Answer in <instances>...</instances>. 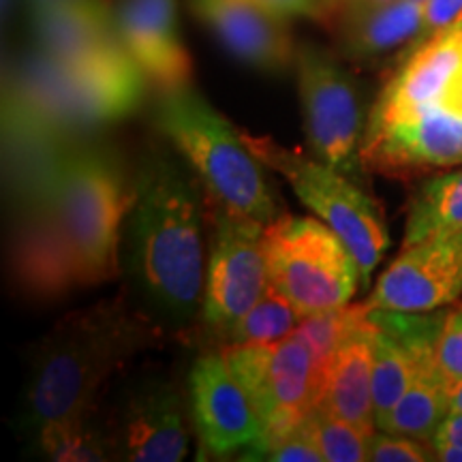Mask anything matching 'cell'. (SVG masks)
Wrapping results in <instances>:
<instances>
[{
  "mask_svg": "<svg viewBox=\"0 0 462 462\" xmlns=\"http://www.w3.org/2000/svg\"><path fill=\"white\" fill-rule=\"evenodd\" d=\"M251 3L285 17L304 15L326 22L334 14V0H251Z\"/></svg>",
  "mask_w": 462,
  "mask_h": 462,
  "instance_id": "83f0119b",
  "label": "cell"
},
{
  "mask_svg": "<svg viewBox=\"0 0 462 462\" xmlns=\"http://www.w3.org/2000/svg\"><path fill=\"white\" fill-rule=\"evenodd\" d=\"M109 456L133 462H178L187 456L189 426L182 392L161 377L137 381L118 404Z\"/></svg>",
  "mask_w": 462,
  "mask_h": 462,
  "instance_id": "7c38bea8",
  "label": "cell"
},
{
  "mask_svg": "<svg viewBox=\"0 0 462 462\" xmlns=\"http://www.w3.org/2000/svg\"><path fill=\"white\" fill-rule=\"evenodd\" d=\"M263 460L274 462H323V456L319 448L310 441L306 430L300 426V430L291 432V435L282 439V441L274 443L263 456Z\"/></svg>",
  "mask_w": 462,
  "mask_h": 462,
  "instance_id": "484cf974",
  "label": "cell"
},
{
  "mask_svg": "<svg viewBox=\"0 0 462 462\" xmlns=\"http://www.w3.org/2000/svg\"><path fill=\"white\" fill-rule=\"evenodd\" d=\"M437 234H462V165L426 178L409 204L402 246Z\"/></svg>",
  "mask_w": 462,
  "mask_h": 462,
  "instance_id": "ffe728a7",
  "label": "cell"
},
{
  "mask_svg": "<svg viewBox=\"0 0 462 462\" xmlns=\"http://www.w3.org/2000/svg\"><path fill=\"white\" fill-rule=\"evenodd\" d=\"M51 190L84 285L114 279L123 221L135 201V176L131 178L123 157L106 143L73 142L58 161Z\"/></svg>",
  "mask_w": 462,
  "mask_h": 462,
  "instance_id": "277c9868",
  "label": "cell"
},
{
  "mask_svg": "<svg viewBox=\"0 0 462 462\" xmlns=\"http://www.w3.org/2000/svg\"><path fill=\"white\" fill-rule=\"evenodd\" d=\"M432 441L454 443V446L462 448V413L460 411H449L448 418L443 420V424L439 426L437 435L432 437Z\"/></svg>",
  "mask_w": 462,
  "mask_h": 462,
  "instance_id": "f1b7e54d",
  "label": "cell"
},
{
  "mask_svg": "<svg viewBox=\"0 0 462 462\" xmlns=\"http://www.w3.org/2000/svg\"><path fill=\"white\" fill-rule=\"evenodd\" d=\"M221 351L262 420L268 449L300 430L317 396V371L309 346L289 334L274 343L229 345Z\"/></svg>",
  "mask_w": 462,
  "mask_h": 462,
  "instance_id": "ba28073f",
  "label": "cell"
},
{
  "mask_svg": "<svg viewBox=\"0 0 462 462\" xmlns=\"http://www.w3.org/2000/svg\"><path fill=\"white\" fill-rule=\"evenodd\" d=\"M242 135L270 170L285 178L298 199L343 238L360 270L362 287H366L390 246L383 212L371 195L345 173L300 150L281 146L273 137L246 131Z\"/></svg>",
  "mask_w": 462,
  "mask_h": 462,
  "instance_id": "5b68a950",
  "label": "cell"
},
{
  "mask_svg": "<svg viewBox=\"0 0 462 462\" xmlns=\"http://www.w3.org/2000/svg\"><path fill=\"white\" fill-rule=\"evenodd\" d=\"M334 3H337V0H334Z\"/></svg>",
  "mask_w": 462,
  "mask_h": 462,
  "instance_id": "836d02e7",
  "label": "cell"
},
{
  "mask_svg": "<svg viewBox=\"0 0 462 462\" xmlns=\"http://www.w3.org/2000/svg\"><path fill=\"white\" fill-rule=\"evenodd\" d=\"M449 411L452 409L448 398V377L439 366L437 351H430L420 360L407 392L379 426V430L430 443Z\"/></svg>",
  "mask_w": 462,
  "mask_h": 462,
  "instance_id": "d6986e66",
  "label": "cell"
},
{
  "mask_svg": "<svg viewBox=\"0 0 462 462\" xmlns=\"http://www.w3.org/2000/svg\"><path fill=\"white\" fill-rule=\"evenodd\" d=\"M116 28L125 50L161 92L190 84L193 60L182 42L176 0H123Z\"/></svg>",
  "mask_w": 462,
  "mask_h": 462,
  "instance_id": "9a60e30c",
  "label": "cell"
},
{
  "mask_svg": "<svg viewBox=\"0 0 462 462\" xmlns=\"http://www.w3.org/2000/svg\"><path fill=\"white\" fill-rule=\"evenodd\" d=\"M448 398H449V409L462 413V379L448 377Z\"/></svg>",
  "mask_w": 462,
  "mask_h": 462,
  "instance_id": "f546056e",
  "label": "cell"
},
{
  "mask_svg": "<svg viewBox=\"0 0 462 462\" xmlns=\"http://www.w3.org/2000/svg\"><path fill=\"white\" fill-rule=\"evenodd\" d=\"M415 3H424V0H415Z\"/></svg>",
  "mask_w": 462,
  "mask_h": 462,
  "instance_id": "d6a6232c",
  "label": "cell"
},
{
  "mask_svg": "<svg viewBox=\"0 0 462 462\" xmlns=\"http://www.w3.org/2000/svg\"><path fill=\"white\" fill-rule=\"evenodd\" d=\"M62 3H78V0H31V7L42 9V7H51V5H62Z\"/></svg>",
  "mask_w": 462,
  "mask_h": 462,
  "instance_id": "4dcf8cb0",
  "label": "cell"
},
{
  "mask_svg": "<svg viewBox=\"0 0 462 462\" xmlns=\"http://www.w3.org/2000/svg\"><path fill=\"white\" fill-rule=\"evenodd\" d=\"M373 362L374 326L368 313V319L338 346L319 373L315 407L360 429H377L373 407Z\"/></svg>",
  "mask_w": 462,
  "mask_h": 462,
  "instance_id": "2e32d148",
  "label": "cell"
},
{
  "mask_svg": "<svg viewBox=\"0 0 462 462\" xmlns=\"http://www.w3.org/2000/svg\"><path fill=\"white\" fill-rule=\"evenodd\" d=\"M190 9L231 56L265 73H281L296 65L289 17L251 0H190Z\"/></svg>",
  "mask_w": 462,
  "mask_h": 462,
  "instance_id": "5bb4252c",
  "label": "cell"
},
{
  "mask_svg": "<svg viewBox=\"0 0 462 462\" xmlns=\"http://www.w3.org/2000/svg\"><path fill=\"white\" fill-rule=\"evenodd\" d=\"M268 282L300 315L351 302L360 270L343 238L315 218L282 215L263 231Z\"/></svg>",
  "mask_w": 462,
  "mask_h": 462,
  "instance_id": "8992f818",
  "label": "cell"
},
{
  "mask_svg": "<svg viewBox=\"0 0 462 462\" xmlns=\"http://www.w3.org/2000/svg\"><path fill=\"white\" fill-rule=\"evenodd\" d=\"M54 176L26 198L17 199L20 212L11 240L14 282L26 298L42 302L58 300L73 289L86 287L82 265L56 212L51 190Z\"/></svg>",
  "mask_w": 462,
  "mask_h": 462,
  "instance_id": "30bf717a",
  "label": "cell"
},
{
  "mask_svg": "<svg viewBox=\"0 0 462 462\" xmlns=\"http://www.w3.org/2000/svg\"><path fill=\"white\" fill-rule=\"evenodd\" d=\"M368 460L371 462H426L435 460L430 443L420 439L396 435V432H373L368 441Z\"/></svg>",
  "mask_w": 462,
  "mask_h": 462,
  "instance_id": "cb8c5ba5",
  "label": "cell"
},
{
  "mask_svg": "<svg viewBox=\"0 0 462 462\" xmlns=\"http://www.w3.org/2000/svg\"><path fill=\"white\" fill-rule=\"evenodd\" d=\"M32 34L39 51L58 60H78L123 43L116 14L106 0H78L32 9Z\"/></svg>",
  "mask_w": 462,
  "mask_h": 462,
  "instance_id": "e0dca14e",
  "label": "cell"
},
{
  "mask_svg": "<svg viewBox=\"0 0 462 462\" xmlns=\"http://www.w3.org/2000/svg\"><path fill=\"white\" fill-rule=\"evenodd\" d=\"M190 418L198 430L201 454L242 460H262L268 435L251 398L229 371L223 351L198 357L189 374Z\"/></svg>",
  "mask_w": 462,
  "mask_h": 462,
  "instance_id": "8fae6325",
  "label": "cell"
},
{
  "mask_svg": "<svg viewBox=\"0 0 462 462\" xmlns=\"http://www.w3.org/2000/svg\"><path fill=\"white\" fill-rule=\"evenodd\" d=\"M302 429L319 448L323 462H364L368 460V441L374 430L360 429L313 407L306 415Z\"/></svg>",
  "mask_w": 462,
  "mask_h": 462,
  "instance_id": "603a6c76",
  "label": "cell"
},
{
  "mask_svg": "<svg viewBox=\"0 0 462 462\" xmlns=\"http://www.w3.org/2000/svg\"><path fill=\"white\" fill-rule=\"evenodd\" d=\"M462 298V234H437L404 245L401 255L379 276L373 309L430 313Z\"/></svg>",
  "mask_w": 462,
  "mask_h": 462,
  "instance_id": "4fadbf2b",
  "label": "cell"
},
{
  "mask_svg": "<svg viewBox=\"0 0 462 462\" xmlns=\"http://www.w3.org/2000/svg\"><path fill=\"white\" fill-rule=\"evenodd\" d=\"M154 123L198 176L208 204L265 227L285 215L273 170L193 86L161 92Z\"/></svg>",
  "mask_w": 462,
  "mask_h": 462,
  "instance_id": "3957f363",
  "label": "cell"
},
{
  "mask_svg": "<svg viewBox=\"0 0 462 462\" xmlns=\"http://www.w3.org/2000/svg\"><path fill=\"white\" fill-rule=\"evenodd\" d=\"M437 362L449 379H462V302L446 309L437 338Z\"/></svg>",
  "mask_w": 462,
  "mask_h": 462,
  "instance_id": "d4e9b609",
  "label": "cell"
},
{
  "mask_svg": "<svg viewBox=\"0 0 462 462\" xmlns=\"http://www.w3.org/2000/svg\"><path fill=\"white\" fill-rule=\"evenodd\" d=\"M368 313H371V304L362 302L334 306V309L317 310V313L302 317L293 334L309 346L315 362L317 379L326 364L330 362V357L337 354L338 346L368 319Z\"/></svg>",
  "mask_w": 462,
  "mask_h": 462,
  "instance_id": "44dd1931",
  "label": "cell"
},
{
  "mask_svg": "<svg viewBox=\"0 0 462 462\" xmlns=\"http://www.w3.org/2000/svg\"><path fill=\"white\" fill-rule=\"evenodd\" d=\"M368 3H385V0H368Z\"/></svg>",
  "mask_w": 462,
  "mask_h": 462,
  "instance_id": "1f68e13d",
  "label": "cell"
},
{
  "mask_svg": "<svg viewBox=\"0 0 462 462\" xmlns=\"http://www.w3.org/2000/svg\"><path fill=\"white\" fill-rule=\"evenodd\" d=\"M421 5H424V22H421V32L415 45L454 24L462 15V0H424Z\"/></svg>",
  "mask_w": 462,
  "mask_h": 462,
  "instance_id": "4316f807",
  "label": "cell"
},
{
  "mask_svg": "<svg viewBox=\"0 0 462 462\" xmlns=\"http://www.w3.org/2000/svg\"><path fill=\"white\" fill-rule=\"evenodd\" d=\"M206 193L189 165L152 150L135 171L129 265L161 326L187 328L206 287Z\"/></svg>",
  "mask_w": 462,
  "mask_h": 462,
  "instance_id": "7a4b0ae2",
  "label": "cell"
},
{
  "mask_svg": "<svg viewBox=\"0 0 462 462\" xmlns=\"http://www.w3.org/2000/svg\"><path fill=\"white\" fill-rule=\"evenodd\" d=\"M300 321H302V315L298 313L296 306L268 282L263 296L242 317L225 346L274 343L293 334Z\"/></svg>",
  "mask_w": 462,
  "mask_h": 462,
  "instance_id": "7402d4cb",
  "label": "cell"
},
{
  "mask_svg": "<svg viewBox=\"0 0 462 462\" xmlns=\"http://www.w3.org/2000/svg\"><path fill=\"white\" fill-rule=\"evenodd\" d=\"M296 71L304 133L315 159L357 182L368 123L356 82L337 58L310 43L298 45Z\"/></svg>",
  "mask_w": 462,
  "mask_h": 462,
  "instance_id": "52a82bcc",
  "label": "cell"
},
{
  "mask_svg": "<svg viewBox=\"0 0 462 462\" xmlns=\"http://www.w3.org/2000/svg\"><path fill=\"white\" fill-rule=\"evenodd\" d=\"M424 5L415 0H357L338 17L340 45L354 58H374L407 42H418Z\"/></svg>",
  "mask_w": 462,
  "mask_h": 462,
  "instance_id": "ac0fdd59",
  "label": "cell"
},
{
  "mask_svg": "<svg viewBox=\"0 0 462 462\" xmlns=\"http://www.w3.org/2000/svg\"><path fill=\"white\" fill-rule=\"evenodd\" d=\"M163 326L123 296L62 317L32 349L24 385V424L51 460H106L97 402L112 374L161 343Z\"/></svg>",
  "mask_w": 462,
  "mask_h": 462,
  "instance_id": "6da1fadb",
  "label": "cell"
},
{
  "mask_svg": "<svg viewBox=\"0 0 462 462\" xmlns=\"http://www.w3.org/2000/svg\"><path fill=\"white\" fill-rule=\"evenodd\" d=\"M212 225L210 262L201 298V323L208 337L223 346L248 310L268 289L265 262V225L229 215L208 204Z\"/></svg>",
  "mask_w": 462,
  "mask_h": 462,
  "instance_id": "9c48e42d",
  "label": "cell"
}]
</instances>
